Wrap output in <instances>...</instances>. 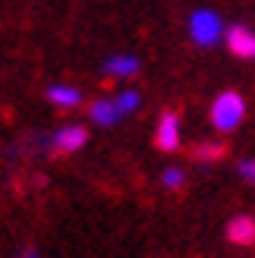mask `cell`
Segmentation results:
<instances>
[{
	"mask_svg": "<svg viewBox=\"0 0 255 258\" xmlns=\"http://www.w3.org/2000/svg\"><path fill=\"white\" fill-rule=\"evenodd\" d=\"M227 239L233 246H255V217L249 214H236L230 224H227Z\"/></svg>",
	"mask_w": 255,
	"mask_h": 258,
	"instance_id": "obj_6",
	"label": "cell"
},
{
	"mask_svg": "<svg viewBox=\"0 0 255 258\" xmlns=\"http://www.w3.org/2000/svg\"><path fill=\"white\" fill-rule=\"evenodd\" d=\"M161 183H164V189H183L186 186V173H183V167H167V170L161 173Z\"/></svg>",
	"mask_w": 255,
	"mask_h": 258,
	"instance_id": "obj_12",
	"label": "cell"
},
{
	"mask_svg": "<svg viewBox=\"0 0 255 258\" xmlns=\"http://www.w3.org/2000/svg\"><path fill=\"white\" fill-rule=\"evenodd\" d=\"M224 41H227L233 57H252V50H255V35L246 25H230V29L224 32Z\"/></svg>",
	"mask_w": 255,
	"mask_h": 258,
	"instance_id": "obj_5",
	"label": "cell"
},
{
	"mask_svg": "<svg viewBox=\"0 0 255 258\" xmlns=\"http://www.w3.org/2000/svg\"><path fill=\"white\" fill-rule=\"evenodd\" d=\"M211 126L218 133H233V129L246 120V98L239 92H221L211 104Z\"/></svg>",
	"mask_w": 255,
	"mask_h": 258,
	"instance_id": "obj_1",
	"label": "cell"
},
{
	"mask_svg": "<svg viewBox=\"0 0 255 258\" xmlns=\"http://www.w3.org/2000/svg\"><path fill=\"white\" fill-rule=\"evenodd\" d=\"M88 120L98 123V126H104V129H110V126H117L123 117H120L117 104H113V98H98L95 104H88Z\"/></svg>",
	"mask_w": 255,
	"mask_h": 258,
	"instance_id": "obj_7",
	"label": "cell"
},
{
	"mask_svg": "<svg viewBox=\"0 0 255 258\" xmlns=\"http://www.w3.org/2000/svg\"><path fill=\"white\" fill-rule=\"evenodd\" d=\"M196 158L199 161H218V158H224V145H221V142H199V145H196Z\"/></svg>",
	"mask_w": 255,
	"mask_h": 258,
	"instance_id": "obj_11",
	"label": "cell"
},
{
	"mask_svg": "<svg viewBox=\"0 0 255 258\" xmlns=\"http://www.w3.org/2000/svg\"><path fill=\"white\" fill-rule=\"evenodd\" d=\"M183 142V126H180V117L173 110L161 113L158 117V129H155V145L161 151H176Z\"/></svg>",
	"mask_w": 255,
	"mask_h": 258,
	"instance_id": "obj_4",
	"label": "cell"
},
{
	"mask_svg": "<svg viewBox=\"0 0 255 258\" xmlns=\"http://www.w3.org/2000/svg\"><path fill=\"white\" fill-rule=\"evenodd\" d=\"M236 173L246 179V183H252L255 186V158H249V161H239L236 164Z\"/></svg>",
	"mask_w": 255,
	"mask_h": 258,
	"instance_id": "obj_13",
	"label": "cell"
},
{
	"mask_svg": "<svg viewBox=\"0 0 255 258\" xmlns=\"http://www.w3.org/2000/svg\"><path fill=\"white\" fill-rule=\"evenodd\" d=\"M47 101H50L54 107H60V110H73V107L82 104V92H79L76 85H63V82H57V85L47 88Z\"/></svg>",
	"mask_w": 255,
	"mask_h": 258,
	"instance_id": "obj_8",
	"label": "cell"
},
{
	"mask_svg": "<svg viewBox=\"0 0 255 258\" xmlns=\"http://www.w3.org/2000/svg\"><path fill=\"white\" fill-rule=\"evenodd\" d=\"M252 57H255V50H252Z\"/></svg>",
	"mask_w": 255,
	"mask_h": 258,
	"instance_id": "obj_15",
	"label": "cell"
},
{
	"mask_svg": "<svg viewBox=\"0 0 255 258\" xmlns=\"http://www.w3.org/2000/svg\"><path fill=\"white\" fill-rule=\"evenodd\" d=\"M139 92L136 88H123L120 95H113V104H117V110H120V117H130V113H136L139 110Z\"/></svg>",
	"mask_w": 255,
	"mask_h": 258,
	"instance_id": "obj_10",
	"label": "cell"
},
{
	"mask_svg": "<svg viewBox=\"0 0 255 258\" xmlns=\"http://www.w3.org/2000/svg\"><path fill=\"white\" fill-rule=\"evenodd\" d=\"M85 142H88V133H85V129H82L79 123H67V126H57L54 133H50L47 148L57 151V154H73V151H79Z\"/></svg>",
	"mask_w": 255,
	"mask_h": 258,
	"instance_id": "obj_3",
	"label": "cell"
},
{
	"mask_svg": "<svg viewBox=\"0 0 255 258\" xmlns=\"http://www.w3.org/2000/svg\"><path fill=\"white\" fill-rule=\"evenodd\" d=\"M224 32H227V25L214 10H196L189 16V38L199 47H214L224 38Z\"/></svg>",
	"mask_w": 255,
	"mask_h": 258,
	"instance_id": "obj_2",
	"label": "cell"
},
{
	"mask_svg": "<svg viewBox=\"0 0 255 258\" xmlns=\"http://www.w3.org/2000/svg\"><path fill=\"white\" fill-rule=\"evenodd\" d=\"M104 73L113 76V79H130V76L139 73V60L133 54H113L104 60Z\"/></svg>",
	"mask_w": 255,
	"mask_h": 258,
	"instance_id": "obj_9",
	"label": "cell"
},
{
	"mask_svg": "<svg viewBox=\"0 0 255 258\" xmlns=\"http://www.w3.org/2000/svg\"><path fill=\"white\" fill-rule=\"evenodd\" d=\"M19 258H41V255H38V249L29 246V249H22V252H19Z\"/></svg>",
	"mask_w": 255,
	"mask_h": 258,
	"instance_id": "obj_14",
	"label": "cell"
}]
</instances>
